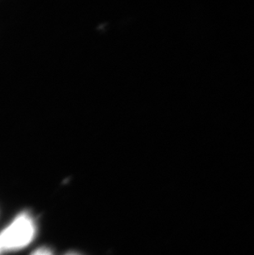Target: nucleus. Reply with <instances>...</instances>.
Returning <instances> with one entry per match:
<instances>
[{"label":"nucleus","instance_id":"obj_1","mask_svg":"<svg viewBox=\"0 0 254 255\" xmlns=\"http://www.w3.org/2000/svg\"><path fill=\"white\" fill-rule=\"evenodd\" d=\"M37 226L31 212H22L0 232L1 251H18L31 243L36 237Z\"/></svg>","mask_w":254,"mask_h":255},{"label":"nucleus","instance_id":"obj_2","mask_svg":"<svg viewBox=\"0 0 254 255\" xmlns=\"http://www.w3.org/2000/svg\"><path fill=\"white\" fill-rule=\"evenodd\" d=\"M30 255H54L51 249L47 247H41L34 251Z\"/></svg>","mask_w":254,"mask_h":255},{"label":"nucleus","instance_id":"obj_3","mask_svg":"<svg viewBox=\"0 0 254 255\" xmlns=\"http://www.w3.org/2000/svg\"><path fill=\"white\" fill-rule=\"evenodd\" d=\"M78 255V254H76V253H69V254H67V255Z\"/></svg>","mask_w":254,"mask_h":255},{"label":"nucleus","instance_id":"obj_4","mask_svg":"<svg viewBox=\"0 0 254 255\" xmlns=\"http://www.w3.org/2000/svg\"><path fill=\"white\" fill-rule=\"evenodd\" d=\"M0 251H1V250H0Z\"/></svg>","mask_w":254,"mask_h":255}]
</instances>
